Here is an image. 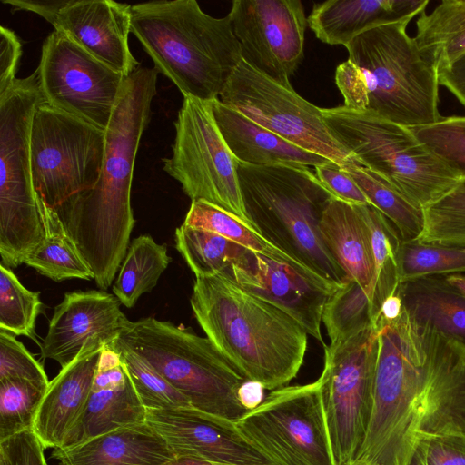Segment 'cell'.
<instances>
[{
	"label": "cell",
	"mask_w": 465,
	"mask_h": 465,
	"mask_svg": "<svg viewBox=\"0 0 465 465\" xmlns=\"http://www.w3.org/2000/svg\"><path fill=\"white\" fill-rule=\"evenodd\" d=\"M373 412L389 465H408L422 439H465V342L406 319L380 352Z\"/></svg>",
	"instance_id": "1"
},
{
	"label": "cell",
	"mask_w": 465,
	"mask_h": 465,
	"mask_svg": "<svg viewBox=\"0 0 465 465\" xmlns=\"http://www.w3.org/2000/svg\"><path fill=\"white\" fill-rule=\"evenodd\" d=\"M158 70L139 67L126 77L105 129V149L95 185L54 211L102 291L115 280L135 220L131 205L134 168L156 94Z\"/></svg>",
	"instance_id": "2"
},
{
	"label": "cell",
	"mask_w": 465,
	"mask_h": 465,
	"mask_svg": "<svg viewBox=\"0 0 465 465\" xmlns=\"http://www.w3.org/2000/svg\"><path fill=\"white\" fill-rule=\"evenodd\" d=\"M190 303L207 338L246 380L273 391L296 377L308 333L286 312L225 272L195 277Z\"/></svg>",
	"instance_id": "3"
},
{
	"label": "cell",
	"mask_w": 465,
	"mask_h": 465,
	"mask_svg": "<svg viewBox=\"0 0 465 465\" xmlns=\"http://www.w3.org/2000/svg\"><path fill=\"white\" fill-rule=\"evenodd\" d=\"M412 18L371 28L347 45L335 72L344 105L411 128L433 124L439 111L435 65L407 33Z\"/></svg>",
	"instance_id": "4"
},
{
	"label": "cell",
	"mask_w": 465,
	"mask_h": 465,
	"mask_svg": "<svg viewBox=\"0 0 465 465\" xmlns=\"http://www.w3.org/2000/svg\"><path fill=\"white\" fill-rule=\"evenodd\" d=\"M130 15L131 33L183 97L219 99L242 59L228 15L213 17L195 0L130 5Z\"/></svg>",
	"instance_id": "5"
},
{
	"label": "cell",
	"mask_w": 465,
	"mask_h": 465,
	"mask_svg": "<svg viewBox=\"0 0 465 465\" xmlns=\"http://www.w3.org/2000/svg\"><path fill=\"white\" fill-rule=\"evenodd\" d=\"M238 178L252 227L300 265L342 285L347 276L325 246L320 223L336 198L309 167L238 162Z\"/></svg>",
	"instance_id": "6"
},
{
	"label": "cell",
	"mask_w": 465,
	"mask_h": 465,
	"mask_svg": "<svg viewBox=\"0 0 465 465\" xmlns=\"http://www.w3.org/2000/svg\"><path fill=\"white\" fill-rule=\"evenodd\" d=\"M45 103L37 70L0 94V255L17 267L49 236L48 208L32 179L30 135L38 104Z\"/></svg>",
	"instance_id": "7"
},
{
	"label": "cell",
	"mask_w": 465,
	"mask_h": 465,
	"mask_svg": "<svg viewBox=\"0 0 465 465\" xmlns=\"http://www.w3.org/2000/svg\"><path fill=\"white\" fill-rule=\"evenodd\" d=\"M115 341L149 362L194 410L229 420L247 412L238 399L247 380L208 338L146 317L129 321Z\"/></svg>",
	"instance_id": "8"
},
{
	"label": "cell",
	"mask_w": 465,
	"mask_h": 465,
	"mask_svg": "<svg viewBox=\"0 0 465 465\" xmlns=\"http://www.w3.org/2000/svg\"><path fill=\"white\" fill-rule=\"evenodd\" d=\"M332 136L420 209L435 203L462 179L412 133L369 111L322 108Z\"/></svg>",
	"instance_id": "9"
},
{
	"label": "cell",
	"mask_w": 465,
	"mask_h": 465,
	"mask_svg": "<svg viewBox=\"0 0 465 465\" xmlns=\"http://www.w3.org/2000/svg\"><path fill=\"white\" fill-rule=\"evenodd\" d=\"M378 331L367 327L325 346L319 382L334 465H354L373 407Z\"/></svg>",
	"instance_id": "10"
},
{
	"label": "cell",
	"mask_w": 465,
	"mask_h": 465,
	"mask_svg": "<svg viewBox=\"0 0 465 465\" xmlns=\"http://www.w3.org/2000/svg\"><path fill=\"white\" fill-rule=\"evenodd\" d=\"M105 132L46 103L35 108L30 160L35 191L53 211L97 183L104 157Z\"/></svg>",
	"instance_id": "11"
},
{
	"label": "cell",
	"mask_w": 465,
	"mask_h": 465,
	"mask_svg": "<svg viewBox=\"0 0 465 465\" xmlns=\"http://www.w3.org/2000/svg\"><path fill=\"white\" fill-rule=\"evenodd\" d=\"M212 102L183 97L172 155L163 159V170L192 201L213 203L252 227L242 199L238 160L219 130Z\"/></svg>",
	"instance_id": "12"
},
{
	"label": "cell",
	"mask_w": 465,
	"mask_h": 465,
	"mask_svg": "<svg viewBox=\"0 0 465 465\" xmlns=\"http://www.w3.org/2000/svg\"><path fill=\"white\" fill-rule=\"evenodd\" d=\"M233 425L275 465H334L318 381L271 391Z\"/></svg>",
	"instance_id": "13"
},
{
	"label": "cell",
	"mask_w": 465,
	"mask_h": 465,
	"mask_svg": "<svg viewBox=\"0 0 465 465\" xmlns=\"http://www.w3.org/2000/svg\"><path fill=\"white\" fill-rule=\"evenodd\" d=\"M220 101L287 142L338 165L355 158L332 136L322 112L284 85L242 59Z\"/></svg>",
	"instance_id": "14"
},
{
	"label": "cell",
	"mask_w": 465,
	"mask_h": 465,
	"mask_svg": "<svg viewBox=\"0 0 465 465\" xmlns=\"http://www.w3.org/2000/svg\"><path fill=\"white\" fill-rule=\"evenodd\" d=\"M36 70L46 104L105 131L127 76L54 30Z\"/></svg>",
	"instance_id": "15"
},
{
	"label": "cell",
	"mask_w": 465,
	"mask_h": 465,
	"mask_svg": "<svg viewBox=\"0 0 465 465\" xmlns=\"http://www.w3.org/2000/svg\"><path fill=\"white\" fill-rule=\"evenodd\" d=\"M242 60L289 85L303 58L308 25L299 0H234L228 13Z\"/></svg>",
	"instance_id": "16"
},
{
	"label": "cell",
	"mask_w": 465,
	"mask_h": 465,
	"mask_svg": "<svg viewBox=\"0 0 465 465\" xmlns=\"http://www.w3.org/2000/svg\"><path fill=\"white\" fill-rule=\"evenodd\" d=\"M49 22L94 57L124 76L139 68L128 45L130 5L112 0H2Z\"/></svg>",
	"instance_id": "17"
},
{
	"label": "cell",
	"mask_w": 465,
	"mask_h": 465,
	"mask_svg": "<svg viewBox=\"0 0 465 465\" xmlns=\"http://www.w3.org/2000/svg\"><path fill=\"white\" fill-rule=\"evenodd\" d=\"M225 272L244 291L278 307L324 344V306L341 287L303 266L249 251Z\"/></svg>",
	"instance_id": "18"
},
{
	"label": "cell",
	"mask_w": 465,
	"mask_h": 465,
	"mask_svg": "<svg viewBox=\"0 0 465 465\" xmlns=\"http://www.w3.org/2000/svg\"><path fill=\"white\" fill-rule=\"evenodd\" d=\"M146 423L165 440L176 458L212 465H275L239 435L233 420L193 408L146 409Z\"/></svg>",
	"instance_id": "19"
},
{
	"label": "cell",
	"mask_w": 465,
	"mask_h": 465,
	"mask_svg": "<svg viewBox=\"0 0 465 465\" xmlns=\"http://www.w3.org/2000/svg\"><path fill=\"white\" fill-rule=\"evenodd\" d=\"M121 304L114 294L102 290L64 293L40 346L42 359L54 360L64 368L88 343L111 345L129 322Z\"/></svg>",
	"instance_id": "20"
},
{
	"label": "cell",
	"mask_w": 465,
	"mask_h": 465,
	"mask_svg": "<svg viewBox=\"0 0 465 465\" xmlns=\"http://www.w3.org/2000/svg\"><path fill=\"white\" fill-rule=\"evenodd\" d=\"M104 346L99 342L86 344L49 382L32 429L45 449L64 448L80 421Z\"/></svg>",
	"instance_id": "21"
},
{
	"label": "cell",
	"mask_w": 465,
	"mask_h": 465,
	"mask_svg": "<svg viewBox=\"0 0 465 465\" xmlns=\"http://www.w3.org/2000/svg\"><path fill=\"white\" fill-rule=\"evenodd\" d=\"M429 3V0H328L313 5L307 23L323 43L345 46L371 28L420 15Z\"/></svg>",
	"instance_id": "22"
},
{
	"label": "cell",
	"mask_w": 465,
	"mask_h": 465,
	"mask_svg": "<svg viewBox=\"0 0 465 465\" xmlns=\"http://www.w3.org/2000/svg\"><path fill=\"white\" fill-rule=\"evenodd\" d=\"M52 457L61 465H163L176 459L165 440L146 422L54 449Z\"/></svg>",
	"instance_id": "23"
},
{
	"label": "cell",
	"mask_w": 465,
	"mask_h": 465,
	"mask_svg": "<svg viewBox=\"0 0 465 465\" xmlns=\"http://www.w3.org/2000/svg\"><path fill=\"white\" fill-rule=\"evenodd\" d=\"M212 104L219 130L240 163L258 166L287 164L315 168L330 162L287 142L225 105L220 99L213 100Z\"/></svg>",
	"instance_id": "24"
},
{
	"label": "cell",
	"mask_w": 465,
	"mask_h": 465,
	"mask_svg": "<svg viewBox=\"0 0 465 465\" xmlns=\"http://www.w3.org/2000/svg\"><path fill=\"white\" fill-rule=\"evenodd\" d=\"M320 231L325 246L347 279L358 282L372 302L375 262L370 232L359 204L333 198L323 213Z\"/></svg>",
	"instance_id": "25"
},
{
	"label": "cell",
	"mask_w": 465,
	"mask_h": 465,
	"mask_svg": "<svg viewBox=\"0 0 465 465\" xmlns=\"http://www.w3.org/2000/svg\"><path fill=\"white\" fill-rule=\"evenodd\" d=\"M399 292L411 320L465 342V296L443 276L402 282Z\"/></svg>",
	"instance_id": "26"
},
{
	"label": "cell",
	"mask_w": 465,
	"mask_h": 465,
	"mask_svg": "<svg viewBox=\"0 0 465 465\" xmlns=\"http://www.w3.org/2000/svg\"><path fill=\"white\" fill-rule=\"evenodd\" d=\"M145 422L146 409L129 376V380L121 387L92 391L84 412L64 448L124 427Z\"/></svg>",
	"instance_id": "27"
},
{
	"label": "cell",
	"mask_w": 465,
	"mask_h": 465,
	"mask_svg": "<svg viewBox=\"0 0 465 465\" xmlns=\"http://www.w3.org/2000/svg\"><path fill=\"white\" fill-rule=\"evenodd\" d=\"M415 42L438 69L465 54V0H444L416 23Z\"/></svg>",
	"instance_id": "28"
},
{
	"label": "cell",
	"mask_w": 465,
	"mask_h": 465,
	"mask_svg": "<svg viewBox=\"0 0 465 465\" xmlns=\"http://www.w3.org/2000/svg\"><path fill=\"white\" fill-rule=\"evenodd\" d=\"M171 262L165 245L157 243L147 234L134 238L113 285L114 296L125 307H134L143 293L157 285Z\"/></svg>",
	"instance_id": "29"
},
{
	"label": "cell",
	"mask_w": 465,
	"mask_h": 465,
	"mask_svg": "<svg viewBox=\"0 0 465 465\" xmlns=\"http://www.w3.org/2000/svg\"><path fill=\"white\" fill-rule=\"evenodd\" d=\"M341 166L353 178L370 203L394 225L402 242L418 240L424 228L422 209L356 159Z\"/></svg>",
	"instance_id": "30"
},
{
	"label": "cell",
	"mask_w": 465,
	"mask_h": 465,
	"mask_svg": "<svg viewBox=\"0 0 465 465\" xmlns=\"http://www.w3.org/2000/svg\"><path fill=\"white\" fill-rule=\"evenodd\" d=\"M175 247L195 277L229 270L249 249L213 232L183 223L175 230Z\"/></svg>",
	"instance_id": "31"
},
{
	"label": "cell",
	"mask_w": 465,
	"mask_h": 465,
	"mask_svg": "<svg viewBox=\"0 0 465 465\" xmlns=\"http://www.w3.org/2000/svg\"><path fill=\"white\" fill-rule=\"evenodd\" d=\"M48 223L49 236L29 254L25 264L58 282L68 279L94 280L89 265L50 208Z\"/></svg>",
	"instance_id": "32"
},
{
	"label": "cell",
	"mask_w": 465,
	"mask_h": 465,
	"mask_svg": "<svg viewBox=\"0 0 465 465\" xmlns=\"http://www.w3.org/2000/svg\"><path fill=\"white\" fill-rule=\"evenodd\" d=\"M183 223L218 233L272 259L297 263L265 240L255 229L231 213L206 201H192Z\"/></svg>",
	"instance_id": "33"
},
{
	"label": "cell",
	"mask_w": 465,
	"mask_h": 465,
	"mask_svg": "<svg viewBox=\"0 0 465 465\" xmlns=\"http://www.w3.org/2000/svg\"><path fill=\"white\" fill-rule=\"evenodd\" d=\"M322 322L331 341L374 326L372 302L369 294L358 282L347 279L327 301Z\"/></svg>",
	"instance_id": "34"
},
{
	"label": "cell",
	"mask_w": 465,
	"mask_h": 465,
	"mask_svg": "<svg viewBox=\"0 0 465 465\" xmlns=\"http://www.w3.org/2000/svg\"><path fill=\"white\" fill-rule=\"evenodd\" d=\"M423 213L424 228L417 242L465 248V178Z\"/></svg>",
	"instance_id": "35"
},
{
	"label": "cell",
	"mask_w": 465,
	"mask_h": 465,
	"mask_svg": "<svg viewBox=\"0 0 465 465\" xmlns=\"http://www.w3.org/2000/svg\"><path fill=\"white\" fill-rule=\"evenodd\" d=\"M457 273H465V248L402 242L399 254L401 283Z\"/></svg>",
	"instance_id": "36"
},
{
	"label": "cell",
	"mask_w": 465,
	"mask_h": 465,
	"mask_svg": "<svg viewBox=\"0 0 465 465\" xmlns=\"http://www.w3.org/2000/svg\"><path fill=\"white\" fill-rule=\"evenodd\" d=\"M41 312L39 292L26 289L9 267L0 263V330L35 340Z\"/></svg>",
	"instance_id": "37"
},
{
	"label": "cell",
	"mask_w": 465,
	"mask_h": 465,
	"mask_svg": "<svg viewBox=\"0 0 465 465\" xmlns=\"http://www.w3.org/2000/svg\"><path fill=\"white\" fill-rule=\"evenodd\" d=\"M110 346L120 353L134 390L145 409L192 408L188 399L144 359L116 341Z\"/></svg>",
	"instance_id": "38"
},
{
	"label": "cell",
	"mask_w": 465,
	"mask_h": 465,
	"mask_svg": "<svg viewBox=\"0 0 465 465\" xmlns=\"http://www.w3.org/2000/svg\"><path fill=\"white\" fill-rule=\"evenodd\" d=\"M367 224L375 262V284L393 291L400 284L399 254L402 240L394 225L373 205L359 204Z\"/></svg>",
	"instance_id": "39"
},
{
	"label": "cell",
	"mask_w": 465,
	"mask_h": 465,
	"mask_svg": "<svg viewBox=\"0 0 465 465\" xmlns=\"http://www.w3.org/2000/svg\"><path fill=\"white\" fill-rule=\"evenodd\" d=\"M47 388L22 379L0 381V440L33 429Z\"/></svg>",
	"instance_id": "40"
},
{
	"label": "cell",
	"mask_w": 465,
	"mask_h": 465,
	"mask_svg": "<svg viewBox=\"0 0 465 465\" xmlns=\"http://www.w3.org/2000/svg\"><path fill=\"white\" fill-rule=\"evenodd\" d=\"M411 130L448 167L465 178V116H442Z\"/></svg>",
	"instance_id": "41"
},
{
	"label": "cell",
	"mask_w": 465,
	"mask_h": 465,
	"mask_svg": "<svg viewBox=\"0 0 465 465\" xmlns=\"http://www.w3.org/2000/svg\"><path fill=\"white\" fill-rule=\"evenodd\" d=\"M22 379L44 386L49 385L42 364L14 334L0 330V381Z\"/></svg>",
	"instance_id": "42"
},
{
	"label": "cell",
	"mask_w": 465,
	"mask_h": 465,
	"mask_svg": "<svg viewBox=\"0 0 465 465\" xmlns=\"http://www.w3.org/2000/svg\"><path fill=\"white\" fill-rule=\"evenodd\" d=\"M45 447L32 430L0 440V465H48Z\"/></svg>",
	"instance_id": "43"
},
{
	"label": "cell",
	"mask_w": 465,
	"mask_h": 465,
	"mask_svg": "<svg viewBox=\"0 0 465 465\" xmlns=\"http://www.w3.org/2000/svg\"><path fill=\"white\" fill-rule=\"evenodd\" d=\"M314 172L336 198L350 203H370L353 178L341 165L330 161L315 167Z\"/></svg>",
	"instance_id": "44"
},
{
	"label": "cell",
	"mask_w": 465,
	"mask_h": 465,
	"mask_svg": "<svg viewBox=\"0 0 465 465\" xmlns=\"http://www.w3.org/2000/svg\"><path fill=\"white\" fill-rule=\"evenodd\" d=\"M423 450L426 465H465V439L435 436L418 441Z\"/></svg>",
	"instance_id": "45"
},
{
	"label": "cell",
	"mask_w": 465,
	"mask_h": 465,
	"mask_svg": "<svg viewBox=\"0 0 465 465\" xmlns=\"http://www.w3.org/2000/svg\"><path fill=\"white\" fill-rule=\"evenodd\" d=\"M129 380V374L120 353L106 345L103 348L93 381V391L115 389Z\"/></svg>",
	"instance_id": "46"
},
{
	"label": "cell",
	"mask_w": 465,
	"mask_h": 465,
	"mask_svg": "<svg viewBox=\"0 0 465 465\" xmlns=\"http://www.w3.org/2000/svg\"><path fill=\"white\" fill-rule=\"evenodd\" d=\"M22 55V44L9 28L0 27V94L15 81L18 63Z\"/></svg>",
	"instance_id": "47"
},
{
	"label": "cell",
	"mask_w": 465,
	"mask_h": 465,
	"mask_svg": "<svg viewBox=\"0 0 465 465\" xmlns=\"http://www.w3.org/2000/svg\"><path fill=\"white\" fill-rule=\"evenodd\" d=\"M439 84L445 86L465 106V54L438 69Z\"/></svg>",
	"instance_id": "48"
},
{
	"label": "cell",
	"mask_w": 465,
	"mask_h": 465,
	"mask_svg": "<svg viewBox=\"0 0 465 465\" xmlns=\"http://www.w3.org/2000/svg\"><path fill=\"white\" fill-rule=\"evenodd\" d=\"M265 388L259 382L245 381L238 390V399L248 411L259 406L263 401Z\"/></svg>",
	"instance_id": "49"
},
{
	"label": "cell",
	"mask_w": 465,
	"mask_h": 465,
	"mask_svg": "<svg viewBox=\"0 0 465 465\" xmlns=\"http://www.w3.org/2000/svg\"><path fill=\"white\" fill-rule=\"evenodd\" d=\"M404 310L401 296L399 289L389 295L381 303L376 329L381 324L392 322L398 320Z\"/></svg>",
	"instance_id": "50"
},
{
	"label": "cell",
	"mask_w": 465,
	"mask_h": 465,
	"mask_svg": "<svg viewBox=\"0 0 465 465\" xmlns=\"http://www.w3.org/2000/svg\"><path fill=\"white\" fill-rule=\"evenodd\" d=\"M446 282L457 292L465 296V274L457 273L444 276Z\"/></svg>",
	"instance_id": "51"
},
{
	"label": "cell",
	"mask_w": 465,
	"mask_h": 465,
	"mask_svg": "<svg viewBox=\"0 0 465 465\" xmlns=\"http://www.w3.org/2000/svg\"><path fill=\"white\" fill-rule=\"evenodd\" d=\"M163 465H212L208 462L190 459V458H176L175 460L169 461L167 463H164Z\"/></svg>",
	"instance_id": "52"
},
{
	"label": "cell",
	"mask_w": 465,
	"mask_h": 465,
	"mask_svg": "<svg viewBox=\"0 0 465 465\" xmlns=\"http://www.w3.org/2000/svg\"><path fill=\"white\" fill-rule=\"evenodd\" d=\"M408 465H426L423 450L420 444H417Z\"/></svg>",
	"instance_id": "53"
}]
</instances>
